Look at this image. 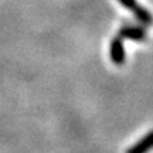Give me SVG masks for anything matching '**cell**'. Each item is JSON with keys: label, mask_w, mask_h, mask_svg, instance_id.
<instances>
[{"label": "cell", "mask_w": 153, "mask_h": 153, "mask_svg": "<svg viewBox=\"0 0 153 153\" xmlns=\"http://www.w3.org/2000/svg\"><path fill=\"white\" fill-rule=\"evenodd\" d=\"M109 55L111 60L115 65H122L125 62L126 58V53H125V47H123V38L116 36L112 38L109 45Z\"/></svg>", "instance_id": "6da1fadb"}, {"label": "cell", "mask_w": 153, "mask_h": 153, "mask_svg": "<svg viewBox=\"0 0 153 153\" xmlns=\"http://www.w3.org/2000/svg\"><path fill=\"white\" fill-rule=\"evenodd\" d=\"M118 36L122 38L133 40V41H145L148 37V33L145 27H140V26H123L120 27Z\"/></svg>", "instance_id": "7a4b0ae2"}, {"label": "cell", "mask_w": 153, "mask_h": 153, "mask_svg": "<svg viewBox=\"0 0 153 153\" xmlns=\"http://www.w3.org/2000/svg\"><path fill=\"white\" fill-rule=\"evenodd\" d=\"M152 149H153V131H150L142 139H139L133 146L128 149L126 153H148Z\"/></svg>", "instance_id": "3957f363"}, {"label": "cell", "mask_w": 153, "mask_h": 153, "mask_svg": "<svg viewBox=\"0 0 153 153\" xmlns=\"http://www.w3.org/2000/svg\"><path fill=\"white\" fill-rule=\"evenodd\" d=\"M132 11H133V16L136 17V20L139 23H142L143 26H150V24H153V14L146 7L136 4L132 9Z\"/></svg>", "instance_id": "277c9868"}, {"label": "cell", "mask_w": 153, "mask_h": 153, "mask_svg": "<svg viewBox=\"0 0 153 153\" xmlns=\"http://www.w3.org/2000/svg\"><path fill=\"white\" fill-rule=\"evenodd\" d=\"M118 1H119L120 4L125 7V9H128V10H132V9L137 4L136 0H118Z\"/></svg>", "instance_id": "5b68a950"}]
</instances>
